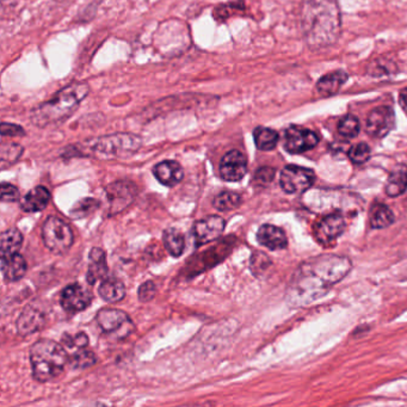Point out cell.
Wrapping results in <instances>:
<instances>
[{"mask_svg": "<svg viewBox=\"0 0 407 407\" xmlns=\"http://www.w3.org/2000/svg\"><path fill=\"white\" fill-rule=\"evenodd\" d=\"M348 257L325 255L303 261L294 274L288 289V300L294 306H305L323 298L334 284L351 271Z\"/></svg>", "mask_w": 407, "mask_h": 407, "instance_id": "obj_1", "label": "cell"}, {"mask_svg": "<svg viewBox=\"0 0 407 407\" xmlns=\"http://www.w3.org/2000/svg\"><path fill=\"white\" fill-rule=\"evenodd\" d=\"M90 92L86 82H72L60 90L51 101L32 110V121L38 127L61 122L73 114Z\"/></svg>", "mask_w": 407, "mask_h": 407, "instance_id": "obj_2", "label": "cell"}, {"mask_svg": "<svg viewBox=\"0 0 407 407\" xmlns=\"http://www.w3.org/2000/svg\"><path fill=\"white\" fill-rule=\"evenodd\" d=\"M32 375L38 382H48L59 377L69 362L62 345L54 340L42 339L30 349Z\"/></svg>", "mask_w": 407, "mask_h": 407, "instance_id": "obj_3", "label": "cell"}, {"mask_svg": "<svg viewBox=\"0 0 407 407\" xmlns=\"http://www.w3.org/2000/svg\"><path fill=\"white\" fill-rule=\"evenodd\" d=\"M141 139L133 134H113L97 139L92 151L103 159H114L132 156L141 147Z\"/></svg>", "mask_w": 407, "mask_h": 407, "instance_id": "obj_4", "label": "cell"}, {"mask_svg": "<svg viewBox=\"0 0 407 407\" xmlns=\"http://www.w3.org/2000/svg\"><path fill=\"white\" fill-rule=\"evenodd\" d=\"M42 238L47 248L58 256H64L73 245L72 229L64 220L51 216L42 227Z\"/></svg>", "mask_w": 407, "mask_h": 407, "instance_id": "obj_5", "label": "cell"}, {"mask_svg": "<svg viewBox=\"0 0 407 407\" xmlns=\"http://www.w3.org/2000/svg\"><path fill=\"white\" fill-rule=\"evenodd\" d=\"M96 321L104 334L115 339L126 338L133 332V321L127 313L119 310H101L97 314Z\"/></svg>", "mask_w": 407, "mask_h": 407, "instance_id": "obj_6", "label": "cell"}, {"mask_svg": "<svg viewBox=\"0 0 407 407\" xmlns=\"http://www.w3.org/2000/svg\"><path fill=\"white\" fill-rule=\"evenodd\" d=\"M316 182L314 171L298 165L286 166L279 176V185L287 194H300L311 188Z\"/></svg>", "mask_w": 407, "mask_h": 407, "instance_id": "obj_7", "label": "cell"}, {"mask_svg": "<svg viewBox=\"0 0 407 407\" xmlns=\"http://www.w3.org/2000/svg\"><path fill=\"white\" fill-rule=\"evenodd\" d=\"M345 231V220L342 214L334 213L316 221L313 229V235L316 243L324 247L334 246L337 239Z\"/></svg>", "mask_w": 407, "mask_h": 407, "instance_id": "obj_8", "label": "cell"}, {"mask_svg": "<svg viewBox=\"0 0 407 407\" xmlns=\"http://www.w3.org/2000/svg\"><path fill=\"white\" fill-rule=\"evenodd\" d=\"M318 134L299 126H290L284 132V148L290 154H300L318 145Z\"/></svg>", "mask_w": 407, "mask_h": 407, "instance_id": "obj_9", "label": "cell"}, {"mask_svg": "<svg viewBox=\"0 0 407 407\" xmlns=\"http://www.w3.org/2000/svg\"><path fill=\"white\" fill-rule=\"evenodd\" d=\"M395 127V115L391 106H379L368 115L366 132L371 137L382 139L388 135Z\"/></svg>", "mask_w": 407, "mask_h": 407, "instance_id": "obj_10", "label": "cell"}, {"mask_svg": "<svg viewBox=\"0 0 407 407\" xmlns=\"http://www.w3.org/2000/svg\"><path fill=\"white\" fill-rule=\"evenodd\" d=\"M220 176L226 182H239L247 174L246 156L238 150L229 151L221 159Z\"/></svg>", "mask_w": 407, "mask_h": 407, "instance_id": "obj_11", "label": "cell"}, {"mask_svg": "<svg viewBox=\"0 0 407 407\" xmlns=\"http://www.w3.org/2000/svg\"><path fill=\"white\" fill-rule=\"evenodd\" d=\"M106 196L109 200L111 214H116L124 211V208L134 201L137 196V187L127 181H121L116 183L110 184L106 190Z\"/></svg>", "mask_w": 407, "mask_h": 407, "instance_id": "obj_12", "label": "cell"}, {"mask_svg": "<svg viewBox=\"0 0 407 407\" xmlns=\"http://www.w3.org/2000/svg\"><path fill=\"white\" fill-rule=\"evenodd\" d=\"M226 222L221 216H207L194 224V238L197 246L211 243L224 233Z\"/></svg>", "mask_w": 407, "mask_h": 407, "instance_id": "obj_13", "label": "cell"}, {"mask_svg": "<svg viewBox=\"0 0 407 407\" xmlns=\"http://www.w3.org/2000/svg\"><path fill=\"white\" fill-rule=\"evenodd\" d=\"M92 295L86 288L78 283L66 287L61 293L60 303L65 311L69 313H79L91 305Z\"/></svg>", "mask_w": 407, "mask_h": 407, "instance_id": "obj_14", "label": "cell"}, {"mask_svg": "<svg viewBox=\"0 0 407 407\" xmlns=\"http://www.w3.org/2000/svg\"><path fill=\"white\" fill-rule=\"evenodd\" d=\"M46 325V316L34 306H27L17 321V329L21 336H29Z\"/></svg>", "mask_w": 407, "mask_h": 407, "instance_id": "obj_15", "label": "cell"}, {"mask_svg": "<svg viewBox=\"0 0 407 407\" xmlns=\"http://www.w3.org/2000/svg\"><path fill=\"white\" fill-rule=\"evenodd\" d=\"M257 240L261 245L272 251L282 250L288 245V239L283 229L274 224H266L261 226L257 232Z\"/></svg>", "mask_w": 407, "mask_h": 407, "instance_id": "obj_16", "label": "cell"}, {"mask_svg": "<svg viewBox=\"0 0 407 407\" xmlns=\"http://www.w3.org/2000/svg\"><path fill=\"white\" fill-rule=\"evenodd\" d=\"M153 174L165 187H176L184 177L183 167L174 161H161L153 167Z\"/></svg>", "mask_w": 407, "mask_h": 407, "instance_id": "obj_17", "label": "cell"}, {"mask_svg": "<svg viewBox=\"0 0 407 407\" xmlns=\"http://www.w3.org/2000/svg\"><path fill=\"white\" fill-rule=\"evenodd\" d=\"M27 268V261L19 252L1 257V272L8 282H17L23 279Z\"/></svg>", "mask_w": 407, "mask_h": 407, "instance_id": "obj_18", "label": "cell"}, {"mask_svg": "<svg viewBox=\"0 0 407 407\" xmlns=\"http://www.w3.org/2000/svg\"><path fill=\"white\" fill-rule=\"evenodd\" d=\"M51 201V192L45 187H36L21 198V208L27 213H37L48 206Z\"/></svg>", "mask_w": 407, "mask_h": 407, "instance_id": "obj_19", "label": "cell"}, {"mask_svg": "<svg viewBox=\"0 0 407 407\" xmlns=\"http://www.w3.org/2000/svg\"><path fill=\"white\" fill-rule=\"evenodd\" d=\"M108 274L106 255L100 247H93L89 256L86 281L89 284L96 283L98 279H104Z\"/></svg>", "mask_w": 407, "mask_h": 407, "instance_id": "obj_20", "label": "cell"}, {"mask_svg": "<svg viewBox=\"0 0 407 407\" xmlns=\"http://www.w3.org/2000/svg\"><path fill=\"white\" fill-rule=\"evenodd\" d=\"M349 75L345 71L338 69L327 73L316 82V91L323 97L334 96L340 90V87L348 80Z\"/></svg>", "mask_w": 407, "mask_h": 407, "instance_id": "obj_21", "label": "cell"}, {"mask_svg": "<svg viewBox=\"0 0 407 407\" xmlns=\"http://www.w3.org/2000/svg\"><path fill=\"white\" fill-rule=\"evenodd\" d=\"M407 190V166L399 164L389 174L384 192L389 197H398Z\"/></svg>", "mask_w": 407, "mask_h": 407, "instance_id": "obj_22", "label": "cell"}, {"mask_svg": "<svg viewBox=\"0 0 407 407\" xmlns=\"http://www.w3.org/2000/svg\"><path fill=\"white\" fill-rule=\"evenodd\" d=\"M98 294L104 301L119 302L124 298L126 295V287L122 283V281H119L116 277H106L102 281L101 286L98 288Z\"/></svg>", "mask_w": 407, "mask_h": 407, "instance_id": "obj_23", "label": "cell"}, {"mask_svg": "<svg viewBox=\"0 0 407 407\" xmlns=\"http://www.w3.org/2000/svg\"><path fill=\"white\" fill-rule=\"evenodd\" d=\"M23 244V235L17 229H9L1 233L0 255L9 256L19 251Z\"/></svg>", "mask_w": 407, "mask_h": 407, "instance_id": "obj_24", "label": "cell"}, {"mask_svg": "<svg viewBox=\"0 0 407 407\" xmlns=\"http://www.w3.org/2000/svg\"><path fill=\"white\" fill-rule=\"evenodd\" d=\"M394 220L395 218H394L393 211H391L388 206H386L384 203H377L371 207V218H369L371 229H386L393 224Z\"/></svg>", "mask_w": 407, "mask_h": 407, "instance_id": "obj_25", "label": "cell"}, {"mask_svg": "<svg viewBox=\"0 0 407 407\" xmlns=\"http://www.w3.org/2000/svg\"><path fill=\"white\" fill-rule=\"evenodd\" d=\"M253 139L257 148L261 151H271L277 146L279 133L274 129L258 127L253 130Z\"/></svg>", "mask_w": 407, "mask_h": 407, "instance_id": "obj_26", "label": "cell"}, {"mask_svg": "<svg viewBox=\"0 0 407 407\" xmlns=\"http://www.w3.org/2000/svg\"><path fill=\"white\" fill-rule=\"evenodd\" d=\"M163 242L171 256L179 257L185 250V239L178 229H166L163 235Z\"/></svg>", "mask_w": 407, "mask_h": 407, "instance_id": "obj_27", "label": "cell"}, {"mask_svg": "<svg viewBox=\"0 0 407 407\" xmlns=\"http://www.w3.org/2000/svg\"><path fill=\"white\" fill-rule=\"evenodd\" d=\"M242 203V196L233 191H224L216 195L213 205L214 208L220 211H233L235 208H238Z\"/></svg>", "mask_w": 407, "mask_h": 407, "instance_id": "obj_28", "label": "cell"}, {"mask_svg": "<svg viewBox=\"0 0 407 407\" xmlns=\"http://www.w3.org/2000/svg\"><path fill=\"white\" fill-rule=\"evenodd\" d=\"M98 207H100V202L95 200V198H91V197L82 198L78 203H75L73 208L71 209V216L73 219L86 218V216H90L93 211H96Z\"/></svg>", "mask_w": 407, "mask_h": 407, "instance_id": "obj_29", "label": "cell"}, {"mask_svg": "<svg viewBox=\"0 0 407 407\" xmlns=\"http://www.w3.org/2000/svg\"><path fill=\"white\" fill-rule=\"evenodd\" d=\"M97 358L95 353L89 350H85V348L78 349L77 353H74L71 356L69 363L73 368H78V369H84V368H89V367L93 366L96 363Z\"/></svg>", "mask_w": 407, "mask_h": 407, "instance_id": "obj_30", "label": "cell"}, {"mask_svg": "<svg viewBox=\"0 0 407 407\" xmlns=\"http://www.w3.org/2000/svg\"><path fill=\"white\" fill-rule=\"evenodd\" d=\"M360 121L353 116V115H347L343 119L339 121L338 132L344 137H355L360 133Z\"/></svg>", "mask_w": 407, "mask_h": 407, "instance_id": "obj_31", "label": "cell"}, {"mask_svg": "<svg viewBox=\"0 0 407 407\" xmlns=\"http://www.w3.org/2000/svg\"><path fill=\"white\" fill-rule=\"evenodd\" d=\"M371 147L367 145L366 142H360L353 145L348 152L349 159L353 161V164L362 165L371 159Z\"/></svg>", "mask_w": 407, "mask_h": 407, "instance_id": "obj_32", "label": "cell"}, {"mask_svg": "<svg viewBox=\"0 0 407 407\" xmlns=\"http://www.w3.org/2000/svg\"><path fill=\"white\" fill-rule=\"evenodd\" d=\"M271 261L269 257L266 256V253L263 252H256L251 258V269L253 274L258 276V275L263 274L264 271L268 270V268H270Z\"/></svg>", "mask_w": 407, "mask_h": 407, "instance_id": "obj_33", "label": "cell"}, {"mask_svg": "<svg viewBox=\"0 0 407 407\" xmlns=\"http://www.w3.org/2000/svg\"><path fill=\"white\" fill-rule=\"evenodd\" d=\"M62 343L69 349L86 348L87 344H89V337L84 332H79V334H73V336L64 334Z\"/></svg>", "mask_w": 407, "mask_h": 407, "instance_id": "obj_34", "label": "cell"}, {"mask_svg": "<svg viewBox=\"0 0 407 407\" xmlns=\"http://www.w3.org/2000/svg\"><path fill=\"white\" fill-rule=\"evenodd\" d=\"M275 174H276V171L272 167H268V166L261 167V169L257 170L255 177H253V182L259 187H266L274 181Z\"/></svg>", "mask_w": 407, "mask_h": 407, "instance_id": "obj_35", "label": "cell"}, {"mask_svg": "<svg viewBox=\"0 0 407 407\" xmlns=\"http://www.w3.org/2000/svg\"><path fill=\"white\" fill-rule=\"evenodd\" d=\"M23 148L16 145V143H10V145H3L1 147V161H16L19 156H22Z\"/></svg>", "mask_w": 407, "mask_h": 407, "instance_id": "obj_36", "label": "cell"}, {"mask_svg": "<svg viewBox=\"0 0 407 407\" xmlns=\"http://www.w3.org/2000/svg\"><path fill=\"white\" fill-rule=\"evenodd\" d=\"M21 198L19 189L10 183L1 184V201L17 202Z\"/></svg>", "mask_w": 407, "mask_h": 407, "instance_id": "obj_37", "label": "cell"}, {"mask_svg": "<svg viewBox=\"0 0 407 407\" xmlns=\"http://www.w3.org/2000/svg\"><path fill=\"white\" fill-rule=\"evenodd\" d=\"M156 287L154 282L147 281L146 283L141 284L139 288V300L141 302L151 301L156 296Z\"/></svg>", "mask_w": 407, "mask_h": 407, "instance_id": "obj_38", "label": "cell"}, {"mask_svg": "<svg viewBox=\"0 0 407 407\" xmlns=\"http://www.w3.org/2000/svg\"><path fill=\"white\" fill-rule=\"evenodd\" d=\"M1 134L3 137H22L25 134L24 129L17 124H1Z\"/></svg>", "mask_w": 407, "mask_h": 407, "instance_id": "obj_39", "label": "cell"}, {"mask_svg": "<svg viewBox=\"0 0 407 407\" xmlns=\"http://www.w3.org/2000/svg\"><path fill=\"white\" fill-rule=\"evenodd\" d=\"M399 103H400V106L403 108V110H405L407 113V89L403 90V91L400 92V96H399Z\"/></svg>", "mask_w": 407, "mask_h": 407, "instance_id": "obj_40", "label": "cell"}]
</instances>
